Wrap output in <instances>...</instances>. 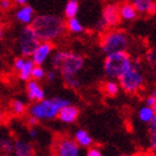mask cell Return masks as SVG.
Here are the masks:
<instances>
[{
    "mask_svg": "<svg viewBox=\"0 0 156 156\" xmlns=\"http://www.w3.org/2000/svg\"><path fill=\"white\" fill-rule=\"evenodd\" d=\"M78 10H79V5H78L77 0H69L68 2L66 3L64 13H65L67 19L68 18H74V17L77 16Z\"/></svg>",
    "mask_w": 156,
    "mask_h": 156,
    "instance_id": "cb8c5ba5",
    "label": "cell"
},
{
    "mask_svg": "<svg viewBox=\"0 0 156 156\" xmlns=\"http://www.w3.org/2000/svg\"><path fill=\"white\" fill-rule=\"evenodd\" d=\"M69 104V99L60 96L45 98L30 105L28 107V114L35 116L39 122H48L58 118L59 112L62 111V108Z\"/></svg>",
    "mask_w": 156,
    "mask_h": 156,
    "instance_id": "3957f363",
    "label": "cell"
},
{
    "mask_svg": "<svg viewBox=\"0 0 156 156\" xmlns=\"http://www.w3.org/2000/svg\"><path fill=\"white\" fill-rule=\"evenodd\" d=\"M26 95L28 101L31 103H36L45 99V90L41 87V85L39 84V81L36 79H30L26 83Z\"/></svg>",
    "mask_w": 156,
    "mask_h": 156,
    "instance_id": "8fae6325",
    "label": "cell"
},
{
    "mask_svg": "<svg viewBox=\"0 0 156 156\" xmlns=\"http://www.w3.org/2000/svg\"><path fill=\"white\" fill-rule=\"evenodd\" d=\"M120 85L114 79H108L103 84V90L108 97H115L118 93H119Z\"/></svg>",
    "mask_w": 156,
    "mask_h": 156,
    "instance_id": "ffe728a7",
    "label": "cell"
},
{
    "mask_svg": "<svg viewBox=\"0 0 156 156\" xmlns=\"http://www.w3.org/2000/svg\"><path fill=\"white\" fill-rule=\"evenodd\" d=\"M122 156H133V155H128V154H125V155H122Z\"/></svg>",
    "mask_w": 156,
    "mask_h": 156,
    "instance_id": "ab89813d",
    "label": "cell"
},
{
    "mask_svg": "<svg viewBox=\"0 0 156 156\" xmlns=\"http://www.w3.org/2000/svg\"><path fill=\"white\" fill-rule=\"evenodd\" d=\"M12 6V1L11 0H0V7L2 10H8Z\"/></svg>",
    "mask_w": 156,
    "mask_h": 156,
    "instance_id": "1f68e13d",
    "label": "cell"
},
{
    "mask_svg": "<svg viewBox=\"0 0 156 156\" xmlns=\"http://www.w3.org/2000/svg\"><path fill=\"white\" fill-rule=\"evenodd\" d=\"M31 27L36 31L40 41L52 42L62 38L66 33V23L59 16L39 15L35 17Z\"/></svg>",
    "mask_w": 156,
    "mask_h": 156,
    "instance_id": "6da1fadb",
    "label": "cell"
},
{
    "mask_svg": "<svg viewBox=\"0 0 156 156\" xmlns=\"http://www.w3.org/2000/svg\"><path fill=\"white\" fill-rule=\"evenodd\" d=\"M129 45V37L125 31L118 29L107 30L99 39V46L105 55L118 51H127Z\"/></svg>",
    "mask_w": 156,
    "mask_h": 156,
    "instance_id": "5b68a950",
    "label": "cell"
},
{
    "mask_svg": "<svg viewBox=\"0 0 156 156\" xmlns=\"http://www.w3.org/2000/svg\"><path fill=\"white\" fill-rule=\"evenodd\" d=\"M35 17L36 16H35V11H34L33 7L28 6V5L19 7L15 12V18L17 19V21L25 25V26H31Z\"/></svg>",
    "mask_w": 156,
    "mask_h": 156,
    "instance_id": "4fadbf2b",
    "label": "cell"
},
{
    "mask_svg": "<svg viewBox=\"0 0 156 156\" xmlns=\"http://www.w3.org/2000/svg\"><path fill=\"white\" fill-rule=\"evenodd\" d=\"M134 65V60L127 51H118L106 55L103 62L104 74L109 79L119 80Z\"/></svg>",
    "mask_w": 156,
    "mask_h": 156,
    "instance_id": "277c9868",
    "label": "cell"
},
{
    "mask_svg": "<svg viewBox=\"0 0 156 156\" xmlns=\"http://www.w3.org/2000/svg\"><path fill=\"white\" fill-rule=\"evenodd\" d=\"M145 156H156V153H155V152H151V153L146 154Z\"/></svg>",
    "mask_w": 156,
    "mask_h": 156,
    "instance_id": "74e56055",
    "label": "cell"
},
{
    "mask_svg": "<svg viewBox=\"0 0 156 156\" xmlns=\"http://www.w3.org/2000/svg\"><path fill=\"white\" fill-rule=\"evenodd\" d=\"M27 1L28 0H15V2L18 5L19 7H21V6H25V5H27Z\"/></svg>",
    "mask_w": 156,
    "mask_h": 156,
    "instance_id": "d590c367",
    "label": "cell"
},
{
    "mask_svg": "<svg viewBox=\"0 0 156 156\" xmlns=\"http://www.w3.org/2000/svg\"><path fill=\"white\" fill-rule=\"evenodd\" d=\"M146 60H147V62H148L150 65H154V64H155V62H156L155 54H154L153 51L147 52V54H146Z\"/></svg>",
    "mask_w": 156,
    "mask_h": 156,
    "instance_id": "d6a6232c",
    "label": "cell"
},
{
    "mask_svg": "<svg viewBox=\"0 0 156 156\" xmlns=\"http://www.w3.org/2000/svg\"><path fill=\"white\" fill-rule=\"evenodd\" d=\"M62 80L67 87L73 88V89H77L81 86V81L79 80L78 76H65L62 77Z\"/></svg>",
    "mask_w": 156,
    "mask_h": 156,
    "instance_id": "484cf974",
    "label": "cell"
},
{
    "mask_svg": "<svg viewBox=\"0 0 156 156\" xmlns=\"http://www.w3.org/2000/svg\"><path fill=\"white\" fill-rule=\"evenodd\" d=\"M74 140L83 148H89L90 146H93V143H94L93 137L87 133V130L81 129V128L77 129L74 133Z\"/></svg>",
    "mask_w": 156,
    "mask_h": 156,
    "instance_id": "2e32d148",
    "label": "cell"
},
{
    "mask_svg": "<svg viewBox=\"0 0 156 156\" xmlns=\"http://www.w3.org/2000/svg\"><path fill=\"white\" fill-rule=\"evenodd\" d=\"M78 116H79L78 107L75 105L69 104L62 108V111L59 112L58 119L64 124H74L78 119Z\"/></svg>",
    "mask_w": 156,
    "mask_h": 156,
    "instance_id": "5bb4252c",
    "label": "cell"
},
{
    "mask_svg": "<svg viewBox=\"0 0 156 156\" xmlns=\"http://www.w3.org/2000/svg\"><path fill=\"white\" fill-rule=\"evenodd\" d=\"M36 64L34 62V60L31 58H26V62H25V65L21 68L19 73H18V77H19L20 80L23 81H28L31 79V74H33V70L35 68Z\"/></svg>",
    "mask_w": 156,
    "mask_h": 156,
    "instance_id": "ac0fdd59",
    "label": "cell"
},
{
    "mask_svg": "<svg viewBox=\"0 0 156 156\" xmlns=\"http://www.w3.org/2000/svg\"><path fill=\"white\" fill-rule=\"evenodd\" d=\"M144 83H145V78H144L143 72H142V67H140V62H134L133 67L119 79L120 88L128 94L137 93L143 87Z\"/></svg>",
    "mask_w": 156,
    "mask_h": 156,
    "instance_id": "8992f818",
    "label": "cell"
},
{
    "mask_svg": "<svg viewBox=\"0 0 156 156\" xmlns=\"http://www.w3.org/2000/svg\"><path fill=\"white\" fill-rule=\"evenodd\" d=\"M80 148L74 137L60 135L54 140L51 152L52 156H80Z\"/></svg>",
    "mask_w": 156,
    "mask_h": 156,
    "instance_id": "ba28073f",
    "label": "cell"
},
{
    "mask_svg": "<svg viewBox=\"0 0 156 156\" xmlns=\"http://www.w3.org/2000/svg\"><path fill=\"white\" fill-rule=\"evenodd\" d=\"M28 136H29L30 140H36L37 137H38V130L36 129V127H29Z\"/></svg>",
    "mask_w": 156,
    "mask_h": 156,
    "instance_id": "836d02e7",
    "label": "cell"
},
{
    "mask_svg": "<svg viewBox=\"0 0 156 156\" xmlns=\"http://www.w3.org/2000/svg\"><path fill=\"white\" fill-rule=\"evenodd\" d=\"M122 17L119 13V7L114 3H108L104 7L101 12V20L104 21L106 27L114 28L119 23Z\"/></svg>",
    "mask_w": 156,
    "mask_h": 156,
    "instance_id": "30bf717a",
    "label": "cell"
},
{
    "mask_svg": "<svg viewBox=\"0 0 156 156\" xmlns=\"http://www.w3.org/2000/svg\"><path fill=\"white\" fill-rule=\"evenodd\" d=\"M85 156H103V153H101V150L99 147L90 146L89 148H87Z\"/></svg>",
    "mask_w": 156,
    "mask_h": 156,
    "instance_id": "f1b7e54d",
    "label": "cell"
},
{
    "mask_svg": "<svg viewBox=\"0 0 156 156\" xmlns=\"http://www.w3.org/2000/svg\"><path fill=\"white\" fill-rule=\"evenodd\" d=\"M13 143L15 140H12L8 136H2L0 140V151L3 156H9L12 155L13 152Z\"/></svg>",
    "mask_w": 156,
    "mask_h": 156,
    "instance_id": "7402d4cb",
    "label": "cell"
},
{
    "mask_svg": "<svg viewBox=\"0 0 156 156\" xmlns=\"http://www.w3.org/2000/svg\"><path fill=\"white\" fill-rule=\"evenodd\" d=\"M155 112H154L153 107H151V106H142V107L138 109L137 112V117H138V119L144 124H148L153 120V118L155 117Z\"/></svg>",
    "mask_w": 156,
    "mask_h": 156,
    "instance_id": "d6986e66",
    "label": "cell"
},
{
    "mask_svg": "<svg viewBox=\"0 0 156 156\" xmlns=\"http://www.w3.org/2000/svg\"><path fill=\"white\" fill-rule=\"evenodd\" d=\"M66 26H67V30H69L73 34H81L85 30L84 26L81 25V23L78 20L77 17L68 18L66 21Z\"/></svg>",
    "mask_w": 156,
    "mask_h": 156,
    "instance_id": "603a6c76",
    "label": "cell"
},
{
    "mask_svg": "<svg viewBox=\"0 0 156 156\" xmlns=\"http://www.w3.org/2000/svg\"><path fill=\"white\" fill-rule=\"evenodd\" d=\"M119 13L123 20L130 21V20H134L136 18L138 12H137L136 8L132 3L126 1V2H123L119 6Z\"/></svg>",
    "mask_w": 156,
    "mask_h": 156,
    "instance_id": "e0dca14e",
    "label": "cell"
},
{
    "mask_svg": "<svg viewBox=\"0 0 156 156\" xmlns=\"http://www.w3.org/2000/svg\"><path fill=\"white\" fill-rule=\"evenodd\" d=\"M151 95H152V96H154V97L156 98V86H155V88L153 89V91H152V94H151Z\"/></svg>",
    "mask_w": 156,
    "mask_h": 156,
    "instance_id": "8d00e7d4",
    "label": "cell"
},
{
    "mask_svg": "<svg viewBox=\"0 0 156 156\" xmlns=\"http://www.w3.org/2000/svg\"><path fill=\"white\" fill-rule=\"evenodd\" d=\"M52 69L58 70L62 77L78 76L85 66V58L81 55L68 50H57L50 58Z\"/></svg>",
    "mask_w": 156,
    "mask_h": 156,
    "instance_id": "7a4b0ae2",
    "label": "cell"
},
{
    "mask_svg": "<svg viewBox=\"0 0 156 156\" xmlns=\"http://www.w3.org/2000/svg\"><path fill=\"white\" fill-rule=\"evenodd\" d=\"M39 123V120L37 119L36 117L33 116V115H29L28 114V117H27V119H26V124L28 125L29 127H36L37 125H38Z\"/></svg>",
    "mask_w": 156,
    "mask_h": 156,
    "instance_id": "4dcf8cb0",
    "label": "cell"
},
{
    "mask_svg": "<svg viewBox=\"0 0 156 156\" xmlns=\"http://www.w3.org/2000/svg\"><path fill=\"white\" fill-rule=\"evenodd\" d=\"M156 103V98L154 97V96H148V97L146 98V101H145V105H147V106H151V107H153V105Z\"/></svg>",
    "mask_w": 156,
    "mask_h": 156,
    "instance_id": "e575fe53",
    "label": "cell"
},
{
    "mask_svg": "<svg viewBox=\"0 0 156 156\" xmlns=\"http://www.w3.org/2000/svg\"><path fill=\"white\" fill-rule=\"evenodd\" d=\"M40 42V39L38 38L36 31L31 26H25L20 30L17 44L21 56L30 58Z\"/></svg>",
    "mask_w": 156,
    "mask_h": 156,
    "instance_id": "52a82bcc",
    "label": "cell"
},
{
    "mask_svg": "<svg viewBox=\"0 0 156 156\" xmlns=\"http://www.w3.org/2000/svg\"><path fill=\"white\" fill-rule=\"evenodd\" d=\"M142 15H153L156 12V0H127Z\"/></svg>",
    "mask_w": 156,
    "mask_h": 156,
    "instance_id": "9a60e30c",
    "label": "cell"
},
{
    "mask_svg": "<svg viewBox=\"0 0 156 156\" xmlns=\"http://www.w3.org/2000/svg\"><path fill=\"white\" fill-rule=\"evenodd\" d=\"M35 148L31 142L25 138H17L13 143L12 156H34Z\"/></svg>",
    "mask_w": 156,
    "mask_h": 156,
    "instance_id": "7c38bea8",
    "label": "cell"
},
{
    "mask_svg": "<svg viewBox=\"0 0 156 156\" xmlns=\"http://www.w3.org/2000/svg\"><path fill=\"white\" fill-rule=\"evenodd\" d=\"M9 156H10V155H9Z\"/></svg>",
    "mask_w": 156,
    "mask_h": 156,
    "instance_id": "60d3db41",
    "label": "cell"
},
{
    "mask_svg": "<svg viewBox=\"0 0 156 156\" xmlns=\"http://www.w3.org/2000/svg\"><path fill=\"white\" fill-rule=\"evenodd\" d=\"M46 79L49 81V83H54L57 79V70L56 69H50L47 72V75H46Z\"/></svg>",
    "mask_w": 156,
    "mask_h": 156,
    "instance_id": "f546056e",
    "label": "cell"
},
{
    "mask_svg": "<svg viewBox=\"0 0 156 156\" xmlns=\"http://www.w3.org/2000/svg\"><path fill=\"white\" fill-rule=\"evenodd\" d=\"M153 109H154V112H155V114H156V103L153 105Z\"/></svg>",
    "mask_w": 156,
    "mask_h": 156,
    "instance_id": "f35d334b",
    "label": "cell"
},
{
    "mask_svg": "<svg viewBox=\"0 0 156 156\" xmlns=\"http://www.w3.org/2000/svg\"><path fill=\"white\" fill-rule=\"evenodd\" d=\"M52 51H54V45H52V42L41 41L30 58L33 59L34 62L36 65L42 66L44 64L47 62V60H50L52 54H54Z\"/></svg>",
    "mask_w": 156,
    "mask_h": 156,
    "instance_id": "9c48e42d",
    "label": "cell"
},
{
    "mask_svg": "<svg viewBox=\"0 0 156 156\" xmlns=\"http://www.w3.org/2000/svg\"><path fill=\"white\" fill-rule=\"evenodd\" d=\"M10 111L15 116H23L27 111V105L21 99H12L10 101Z\"/></svg>",
    "mask_w": 156,
    "mask_h": 156,
    "instance_id": "44dd1931",
    "label": "cell"
},
{
    "mask_svg": "<svg viewBox=\"0 0 156 156\" xmlns=\"http://www.w3.org/2000/svg\"><path fill=\"white\" fill-rule=\"evenodd\" d=\"M46 75H47V72L45 70V68H44L42 66L36 65L35 66V68H34V70H33V74H31V78L39 81V80L45 79Z\"/></svg>",
    "mask_w": 156,
    "mask_h": 156,
    "instance_id": "4316f807",
    "label": "cell"
},
{
    "mask_svg": "<svg viewBox=\"0 0 156 156\" xmlns=\"http://www.w3.org/2000/svg\"><path fill=\"white\" fill-rule=\"evenodd\" d=\"M148 132H150V148L152 152L156 153V115L153 120L148 124Z\"/></svg>",
    "mask_w": 156,
    "mask_h": 156,
    "instance_id": "d4e9b609",
    "label": "cell"
},
{
    "mask_svg": "<svg viewBox=\"0 0 156 156\" xmlns=\"http://www.w3.org/2000/svg\"><path fill=\"white\" fill-rule=\"evenodd\" d=\"M25 62H26V57H23V56H21V57H17L15 60H13V70L17 73H19L20 70H21V68L23 67V65H25Z\"/></svg>",
    "mask_w": 156,
    "mask_h": 156,
    "instance_id": "83f0119b",
    "label": "cell"
}]
</instances>
